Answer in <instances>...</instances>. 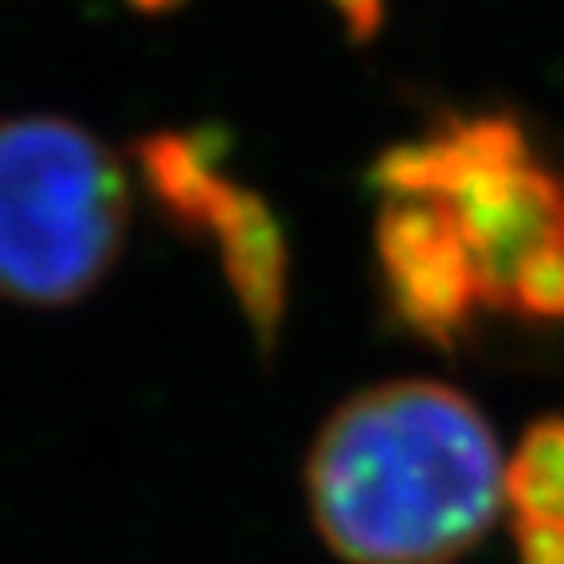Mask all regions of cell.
Masks as SVG:
<instances>
[{"instance_id": "1", "label": "cell", "mask_w": 564, "mask_h": 564, "mask_svg": "<svg viewBox=\"0 0 564 564\" xmlns=\"http://www.w3.org/2000/svg\"><path fill=\"white\" fill-rule=\"evenodd\" d=\"M317 533L345 564H455L506 502V463L482 408L440 380L349 397L306 458Z\"/></svg>"}, {"instance_id": "2", "label": "cell", "mask_w": 564, "mask_h": 564, "mask_svg": "<svg viewBox=\"0 0 564 564\" xmlns=\"http://www.w3.org/2000/svg\"><path fill=\"white\" fill-rule=\"evenodd\" d=\"M122 165L67 118L0 122V299L67 306L118 263L126 239Z\"/></svg>"}, {"instance_id": "3", "label": "cell", "mask_w": 564, "mask_h": 564, "mask_svg": "<svg viewBox=\"0 0 564 564\" xmlns=\"http://www.w3.org/2000/svg\"><path fill=\"white\" fill-rule=\"evenodd\" d=\"M372 185L435 196L451 212L490 310H506L529 259L564 247V181L510 118H463L397 145L377 161Z\"/></svg>"}, {"instance_id": "4", "label": "cell", "mask_w": 564, "mask_h": 564, "mask_svg": "<svg viewBox=\"0 0 564 564\" xmlns=\"http://www.w3.org/2000/svg\"><path fill=\"white\" fill-rule=\"evenodd\" d=\"M377 274L388 314L435 349H455L486 306L475 259L435 196L380 193Z\"/></svg>"}, {"instance_id": "5", "label": "cell", "mask_w": 564, "mask_h": 564, "mask_svg": "<svg viewBox=\"0 0 564 564\" xmlns=\"http://www.w3.org/2000/svg\"><path fill=\"white\" fill-rule=\"evenodd\" d=\"M188 231L208 236L220 247V267L231 282V294L247 314L259 349L271 352L286 314V239L274 212L224 173L196 208Z\"/></svg>"}, {"instance_id": "6", "label": "cell", "mask_w": 564, "mask_h": 564, "mask_svg": "<svg viewBox=\"0 0 564 564\" xmlns=\"http://www.w3.org/2000/svg\"><path fill=\"white\" fill-rule=\"evenodd\" d=\"M506 502L518 521L564 525V415H541L525 427L506 463Z\"/></svg>"}, {"instance_id": "7", "label": "cell", "mask_w": 564, "mask_h": 564, "mask_svg": "<svg viewBox=\"0 0 564 564\" xmlns=\"http://www.w3.org/2000/svg\"><path fill=\"white\" fill-rule=\"evenodd\" d=\"M506 314L538 317V322H564V247L533 256L510 282Z\"/></svg>"}, {"instance_id": "8", "label": "cell", "mask_w": 564, "mask_h": 564, "mask_svg": "<svg viewBox=\"0 0 564 564\" xmlns=\"http://www.w3.org/2000/svg\"><path fill=\"white\" fill-rule=\"evenodd\" d=\"M518 564H564V525L553 521H513Z\"/></svg>"}, {"instance_id": "9", "label": "cell", "mask_w": 564, "mask_h": 564, "mask_svg": "<svg viewBox=\"0 0 564 564\" xmlns=\"http://www.w3.org/2000/svg\"><path fill=\"white\" fill-rule=\"evenodd\" d=\"M352 35H372L380 28V0H334Z\"/></svg>"}, {"instance_id": "10", "label": "cell", "mask_w": 564, "mask_h": 564, "mask_svg": "<svg viewBox=\"0 0 564 564\" xmlns=\"http://www.w3.org/2000/svg\"><path fill=\"white\" fill-rule=\"evenodd\" d=\"M133 4H141V9H165V4H173V0H133Z\"/></svg>"}]
</instances>
